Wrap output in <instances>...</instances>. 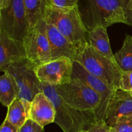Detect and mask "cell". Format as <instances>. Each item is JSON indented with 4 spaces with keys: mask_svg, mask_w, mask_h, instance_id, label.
Instances as JSON below:
<instances>
[{
    "mask_svg": "<svg viewBox=\"0 0 132 132\" xmlns=\"http://www.w3.org/2000/svg\"><path fill=\"white\" fill-rule=\"evenodd\" d=\"M130 0H78L77 6L88 32L97 26L108 28L116 23L132 27V10Z\"/></svg>",
    "mask_w": 132,
    "mask_h": 132,
    "instance_id": "obj_1",
    "label": "cell"
},
{
    "mask_svg": "<svg viewBox=\"0 0 132 132\" xmlns=\"http://www.w3.org/2000/svg\"><path fill=\"white\" fill-rule=\"evenodd\" d=\"M43 92L51 100L55 110V122L64 132H81L90 129L96 123L93 111L81 112L68 106L61 97L55 87L41 84Z\"/></svg>",
    "mask_w": 132,
    "mask_h": 132,
    "instance_id": "obj_2",
    "label": "cell"
},
{
    "mask_svg": "<svg viewBox=\"0 0 132 132\" xmlns=\"http://www.w3.org/2000/svg\"><path fill=\"white\" fill-rule=\"evenodd\" d=\"M46 21L57 27L76 46L77 52L89 44V32L82 22L77 6L61 8L52 5Z\"/></svg>",
    "mask_w": 132,
    "mask_h": 132,
    "instance_id": "obj_3",
    "label": "cell"
},
{
    "mask_svg": "<svg viewBox=\"0 0 132 132\" xmlns=\"http://www.w3.org/2000/svg\"><path fill=\"white\" fill-rule=\"evenodd\" d=\"M73 61L80 63L89 73L112 90H119L122 71L116 63L101 55L89 44L77 52Z\"/></svg>",
    "mask_w": 132,
    "mask_h": 132,
    "instance_id": "obj_4",
    "label": "cell"
},
{
    "mask_svg": "<svg viewBox=\"0 0 132 132\" xmlns=\"http://www.w3.org/2000/svg\"><path fill=\"white\" fill-rule=\"evenodd\" d=\"M36 67L34 63L26 59L10 66L6 72L14 77L18 85V99L23 103L28 119L31 103L37 94L43 92L41 82L36 76Z\"/></svg>",
    "mask_w": 132,
    "mask_h": 132,
    "instance_id": "obj_5",
    "label": "cell"
},
{
    "mask_svg": "<svg viewBox=\"0 0 132 132\" xmlns=\"http://www.w3.org/2000/svg\"><path fill=\"white\" fill-rule=\"evenodd\" d=\"M55 87L64 101L76 110L94 112L100 103L99 95L78 79H72L69 82Z\"/></svg>",
    "mask_w": 132,
    "mask_h": 132,
    "instance_id": "obj_6",
    "label": "cell"
},
{
    "mask_svg": "<svg viewBox=\"0 0 132 132\" xmlns=\"http://www.w3.org/2000/svg\"><path fill=\"white\" fill-rule=\"evenodd\" d=\"M0 30L10 38L24 42L28 25L23 0H10L7 7L0 10Z\"/></svg>",
    "mask_w": 132,
    "mask_h": 132,
    "instance_id": "obj_7",
    "label": "cell"
},
{
    "mask_svg": "<svg viewBox=\"0 0 132 132\" xmlns=\"http://www.w3.org/2000/svg\"><path fill=\"white\" fill-rule=\"evenodd\" d=\"M72 79L82 81L99 95L101 99L100 103L94 112L95 121L96 122L101 121L106 122L108 106L116 90H112L106 84L89 73L80 63L76 61H73Z\"/></svg>",
    "mask_w": 132,
    "mask_h": 132,
    "instance_id": "obj_8",
    "label": "cell"
},
{
    "mask_svg": "<svg viewBox=\"0 0 132 132\" xmlns=\"http://www.w3.org/2000/svg\"><path fill=\"white\" fill-rule=\"evenodd\" d=\"M23 44L27 59L37 67L52 60L51 50L46 35V20L28 29Z\"/></svg>",
    "mask_w": 132,
    "mask_h": 132,
    "instance_id": "obj_9",
    "label": "cell"
},
{
    "mask_svg": "<svg viewBox=\"0 0 132 132\" xmlns=\"http://www.w3.org/2000/svg\"><path fill=\"white\" fill-rule=\"evenodd\" d=\"M73 61L62 57L36 67L37 78L42 83L56 86L69 82L72 80Z\"/></svg>",
    "mask_w": 132,
    "mask_h": 132,
    "instance_id": "obj_10",
    "label": "cell"
},
{
    "mask_svg": "<svg viewBox=\"0 0 132 132\" xmlns=\"http://www.w3.org/2000/svg\"><path fill=\"white\" fill-rule=\"evenodd\" d=\"M27 59L24 44L0 30V70L4 73L15 63Z\"/></svg>",
    "mask_w": 132,
    "mask_h": 132,
    "instance_id": "obj_11",
    "label": "cell"
},
{
    "mask_svg": "<svg viewBox=\"0 0 132 132\" xmlns=\"http://www.w3.org/2000/svg\"><path fill=\"white\" fill-rule=\"evenodd\" d=\"M46 22V35L51 50L52 60L62 57H68L73 61L77 53L76 46L50 22Z\"/></svg>",
    "mask_w": 132,
    "mask_h": 132,
    "instance_id": "obj_12",
    "label": "cell"
},
{
    "mask_svg": "<svg viewBox=\"0 0 132 132\" xmlns=\"http://www.w3.org/2000/svg\"><path fill=\"white\" fill-rule=\"evenodd\" d=\"M55 110L54 104L43 92L37 94L31 103L29 119L42 127L54 122Z\"/></svg>",
    "mask_w": 132,
    "mask_h": 132,
    "instance_id": "obj_13",
    "label": "cell"
},
{
    "mask_svg": "<svg viewBox=\"0 0 132 132\" xmlns=\"http://www.w3.org/2000/svg\"><path fill=\"white\" fill-rule=\"evenodd\" d=\"M132 115V97L130 93L116 90L110 103L107 113L106 123L112 126L118 117Z\"/></svg>",
    "mask_w": 132,
    "mask_h": 132,
    "instance_id": "obj_14",
    "label": "cell"
},
{
    "mask_svg": "<svg viewBox=\"0 0 132 132\" xmlns=\"http://www.w3.org/2000/svg\"><path fill=\"white\" fill-rule=\"evenodd\" d=\"M28 29L46 20L52 3L51 0H23Z\"/></svg>",
    "mask_w": 132,
    "mask_h": 132,
    "instance_id": "obj_15",
    "label": "cell"
},
{
    "mask_svg": "<svg viewBox=\"0 0 132 132\" xmlns=\"http://www.w3.org/2000/svg\"><path fill=\"white\" fill-rule=\"evenodd\" d=\"M89 45L99 54L116 63L110 43L107 28L97 26L89 32Z\"/></svg>",
    "mask_w": 132,
    "mask_h": 132,
    "instance_id": "obj_16",
    "label": "cell"
},
{
    "mask_svg": "<svg viewBox=\"0 0 132 132\" xmlns=\"http://www.w3.org/2000/svg\"><path fill=\"white\" fill-rule=\"evenodd\" d=\"M19 90L14 77L4 73L0 77V101L2 105L8 107L18 97Z\"/></svg>",
    "mask_w": 132,
    "mask_h": 132,
    "instance_id": "obj_17",
    "label": "cell"
},
{
    "mask_svg": "<svg viewBox=\"0 0 132 132\" xmlns=\"http://www.w3.org/2000/svg\"><path fill=\"white\" fill-rule=\"evenodd\" d=\"M116 64L122 72L132 71V36L126 35L122 48L114 54Z\"/></svg>",
    "mask_w": 132,
    "mask_h": 132,
    "instance_id": "obj_18",
    "label": "cell"
},
{
    "mask_svg": "<svg viewBox=\"0 0 132 132\" xmlns=\"http://www.w3.org/2000/svg\"><path fill=\"white\" fill-rule=\"evenodd\" d=\"M10 123L20 129L28 119L21 101L16 99L9 107L6 118Z\"/></svg>",
    "mask_w": 132,
    "mask_h": 132,
    "instance_id": "obj_19",
    "label": "cell"
},
{
    "mask_svg": "<svg viewBox=\"0 0 132 132\" xmlns=\"http://www.w3.org/2000/svg\"><path fill=\"white\" fill-rule=\"evenodd\" d=\"M110 132H132V115L118 117L110 126Z\"/></svg>",
    "mask_w": 132,
    "mask_h": 132,
    "instance_id": "obj_20",
    "label": "cell"
},
{
    "mask_svg": "<svg viewBox=\"0 0 132 132\" xmlns=\"http://www.w3.org/2000/svg\"><path fill=\"white\" fill-rule=\"evenodd\" d=\"M119 89L129 92L132 90V71L122 72L119 81Z\"/></svg>",
    "mask_w": 132,
    "mask_h": 132,
    "instance_id": "obj_21",
    "label": "cell"
},
{
    "mask_svg": "<svg viewBox=\"0 0 132 132\" xmlns=\"http://www.w3.org/2000/svg\"><path fill=\"white\" fill-rule=\"evenodd\" d=\"M19 132H44V128L31 119H28L20 128Z\"/></svg>",
    "mask_w": 132,
    "mask_h": 132,
    "instance_id": "obj_22",
    "label": "cell"
},
{
    "mask_svg": "<svg viewBox=\"0 0 132 132\" xmlns=\"http://www.w3.org/2000/svg\"><path fill=\"white\" fill-rule=\"evenodd\" d=\"M81 132H110V126L106 121H99L94 124L90 129Z\"/></svg>",
    "mask_w": 132,
    "mask_h": 132,
    "instance_id": "obj_23",
    "label": "cell"
},
{
    "mask_svg": "<svg viewBox=\"0 0 132 132\" xmlns=\"http://www.w3.org/2000/svg\"><path fill=\"white\" fill-rule=\"evenodd\" d=\"M52 5L57 7H74L77 6L78 0H51Z\"/></svg>",
    "mask_w": 132,
    "mask_h": 132,
    "instance_id": "obj_24",
    "label": "cell"
},
{
    "mask_svg": "<svg viewBox=\"0 0 132 132\" xmlns=\"http://www.w3.org/2000/svg\"><path fill=\"white\" fill-rule=\"evenodd\" d=\"M20 129L10 123L6 119L4 120L0 129V132H19Z\"/></svg>",
    "mask_w": 132,
    "mask_h": 132,
    "instance_id": "obj_25",
    "label": "cell"
},
{
    "mask_svg": "<svg viewBox=\"0 0 132 132\" xmlns=\"http://www.w3.org/2000/svg\"><path fill=\"white\" fill-rule=\"evenodd\" d=\"M10 0H0V10L4 9L9 6Z\"/></svg>",
    "mask_w": 132,
    "mask_h": 132,
    "instance_id": "obj_26",
    "label": "cell"
},
{
    "mask_svg": "<svg viewBox=\"0 0 132 132\" xmlns=\"http://www.w3.org/2000/svg\"><path fill=\"white\" fill-rule=\"evenodd\" d=\"M128 8L129 10H132V0H130L128 4Z\"/></svg>",
    "mask_w": 132,
    "mask_h": 132,
    "instance_id": "obj_27",
    "label": "cell"
},
{
    "mask_svg": "<svg viewBox=\"0 0 132 132\" xmlns=\"http://www.w3.org/2000/svg\"><path fill=\"white\" fill-rule=\"evenodd\" d=\"M130 95H131V96L132 97V90L130 92Z\"/></svg>",
    "mask_w": 132,
    "mask_h": 132,
    "instance_id": "obj_28",
    "label": "cell"
}]
</instances>
